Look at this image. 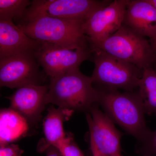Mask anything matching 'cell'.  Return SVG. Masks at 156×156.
<instances>
[{
  "label": "cell",
  "mask_w": 156,
  "mask_h": 156,
  "mask_svg": "<svg viewBox=\"0 0 156 156\" xmlns=\"http://www.w3.org/2000/svg\"><path fill=\"white\" fill-rule=\"evenodd\" d=\"M90 148H91V151H92L93 156H103L99 154V153L97 151L95 150V149L93 148V147H90Z\"/></svg>",
  "instance_id": "obj_23"
},
{
  "label": "cell",
  "mask_w": 156,
  "mask_h": 156,
  "mask_svg": "<svg viewBox=\"0 0 156 156\" xmlns=\"http://www.w3.org/2000/svg\"><path fill=\"white\" fill-rule=\"evenodd\" d=\"M61 156H84L71 133L66 134L64 140L56 148Z\"/></svg>",
  "instance_id": "obj_18"
},
{
  "label": "cell",
  "mask_w": 156,
  "mask_h": 156,
  "mask_svg": "<svg viewBox=\"0 0 156 156\" xmlns=\"http://www.w3.org/2000/svg\"><path fill=\"white\" fill-rule=\"evenodd\" d=\"M40 42L29 37L12 20H0V58L35 52Z\"/></svg>",
  "instance_id": "obj_13"
},
{
  "label": "cell",
  "mask_w": 156,
  "mask_h": 156,
  "mask_svg": "<svg viewBox=\"0 0 156 156\" xmlns=\"http://www.w3.org/2000/svg\"><path fill=\"white\" fill-rule=\"evenodd\" d=\"M123 25L153 40L156 37V9L147 0H129Z\"/></svg>",
  "instance_id": "obj_12"
},
{
  "label": "cell",
  "mask_w": 156,
  "mask_h": 156,
  "mask_svg": "<svg viewBox=\"0 0 156 156\" xmlns=\"http://www.w3.org/2000/svg\"><path fill=\"white\" fill-rule=\"evenodd\" d=\"M141 152L146 154H155L156 155V130L152 132L147 142L143 145Z\"/></svg>",
  "instance_id": "obj_20"
},
{
  "label": "cell",
  "mask_w": 156,
  "mask_h": 156,
  "mask_svg": "<svg viewBox=\"0 0 156 156\" xmlns=\"http://www.w3.org/2000/svg\"><path fill=\"white\" fill-rule=\"evenodd\" d=\"M91 48L102 50L142 70L152 67L154 63L150 41L125 25H122L113 34Z\"/></svg>",
  "instance_id": "obj_5"
},
{
  "label": "cell",
  "mask_w": 156,
  "mask_h": 156,
  "mask_svg": "<svg viewBox=\"0 0 156 156\" xmlns=\"http://www.w3.org/2000/svg\"><path fill=\"white\" fill-rule=\"evenodd\" d=\"M0 146V156H22L24 153L18 144L10 143Z\"/></svg>",
  "instance_id": "obj_19"
},
{
  "label": "cell",
  "mask_w": 156,
  "mask_h": 156,
  "mask_svg": "<svg viewBox=\"0 0 156 156\" xmlns=\"http://www.w3.org/2000/svg\"><path fill=\"white\" fill-rule=\"evenodd\" d=\"M0 145L12 143L26 134L29 127L20 115L10 108L0 112Z\"/></svg>",
  "instance_id": "obj_15"
},
{
  "label": "cell",
  "mask_w": 156,
  "mask_h": 156,
  "mask_svg": "<svg viewBox=\"0 0 156 156\" xmlns=\"http://www.w3.org/2000/svg\"><path fill=\"white\" fill-rule=\"evenodd\" d=\"M34 52L0 58V86L18 89L28 85H42L44 75Z\"/></svg>",
  "instance_id": "obj_6"
},
{
  "label": "cell",
  "mask_w": 156,
  "mask_h": 156,
  "mask_svg": "<svg viewBox=\"0 0 156 156\" xmlns=\"http://www.w3.org/2000/svg\"><path fill=\"white\" fill-rule=\"evenodd\" d=\"M109 1L38 0L33 1L26 12L39 13L49 17L83 21L94 10L107 5Z\"/></svg>",
  "instance_id": "obj_10"
},
{
  "label": "cell",
  "mask_w": 156,
  "mask_h": 156,
  "mask_svg": "<svg viewBox=\"0 0 156 156\" xmlns=\"http://www.w3.org/2000/svg\"><path fill=\"white\" fill-rule=\"evenodd\" d=\"M49 85H28L20 87L10 97V108L25 119L29 126L41 121L44 110Z\"/></svg>",
  "instance_id": "obj_11"
},
{
  "label": "cell",
  "mask_w": 156,
  "mask_h": 156,
  "mask_svg": "<svg viewBox=\"0 0 156 156\" xmlns=\"http://www.w3.org/2000/svg\"><path fill=\"white\" fill-rule=\"evenodd\" d=\"M95 68L91 78L99 89H123L133 92L138 89L143 70L134 65L111 56L98 49H92Z\"/></svg>",
  "instance_id": "obj_4"
},
{
  "label": "cell",
  "mask_w": 156,
  "mask_h": 156,
  "mask_svg": "<svg viewBox=\"0 0 156 156\" xmlns=\"http://www.w3.org/2000/svg\"><path fill=\"white\" fill-rule=\"evenodd\" d=\"M83 23L26 12L17 26L29 37L37 41L71 50L91 49L89 39L84 34Z\"/></svg>",
  "instance_id": "obj_1"
},
{
  "label": "cell",
  "mask_w": 156,
  "mask_h": 156,
  "mask_svg": "<svg viewBox=\"0 0 156 156\" xmlns=\"http://www.w3.org/2000/svg\"><path fill=\"white\" fill-rule=\"evenodd\" d=\"M92 78L80 69L50 78L46 103L73 111L89 112L97 104L99 90L93 86Z\"/></svg>",
  "instance_id": "obj_3"
},
{
  "label": "cell",
  "mask_w": 156,
  "mask_h": 156,
  "mask_svg": "<svg viewBox=\"0 0 156 156\" xmlns=\"http://www.w3.org/2000/svg\"><path fill=\"white\" fill-rule=\"evenodd\" d=\"M90 132V147L103 156L121 155L122 133L105 113L99 109L97 104L86 113Z\"/></svg>",
  "instance_id": "obj_9"
},
{
  "label": "cell",
  "mask_w": 156,
  "mask_h": 156,
  "mask_svg": "<svg viewBox=\"0 0 156 156\" xmlns=\"http://www.w3.org/2000/svg\"><path fill=\"white\" fill-rule=\"evenodd\" d=\"M46 156H61L59 151L54 147H50L45 152Z\"/></svg>",
  "instance_id": "obj_21"
},
{
  "label": "cell",
  "mask_w": 156,
  "mask_h": 156,
  "mask_svg": "<svg viewBox=\"0 0 156 156\" xmlns=\"http://www.w3.org/2000/svg\"><path fill=\"white\" fill-rule=\"evenodd\" d=\"M34 53L40 66L50 78L79 69L82 62L91 58L92 50H71L41 41Z\"/></svg>",
  "instance_id": "obj_8"
},
{
  "label": "cell",
  "mask_w": 156,
  "mask_h": 156,
  "mask_svg": "<svg viewBox=\"0 0 156 156\" xmlns=\"http://www.w3.org/2000/svg\"><path fill=\"white\" fill-rule=\"evenodd\" d=\"M138 94L145 113L156 115V67L143 70Z\"/></svg>",
  "instance_id": "obj_16"
},
{
  "label": "cell",
  "mask_w": 156,
  "mask_h": 156,
  "mask_svg": "<svg viewBox=\"0 0 156 156\" xmlns=\"http://www.w3.org/2000/svg\"><path fill=\"white\" fill-rule=\"evenodd\" d=\"M98 103L113 122L134 136L142 146L147 142L152 132L146 124L142 101L138 92H121L98 88Z\"/></svg>",
  "instance_id": "obj_2"
},
{
  "label": "cell",
  "mask_w": 156,
  "mask_h": 156,
  "mask_svg": "<svg viewBox=\"0 0 156 156\" xmlns=\"http://www.w3.org/2000/svg\"><path fill=\"white\" fill-rule=\"evenodd\" d=\"M147 1L156 9V0H147Z\"/></svg>",
  "instance_id": "obj_24"
},
{
  "label": "cell",
  "mask_w": 156,
  "mask_h": 156,
  "mask_svg": "<svg viewBox=\"0 0 156 156\" xmlns=\"http://www.w3.org/2000/svg\"><path fill=\"white\" fill-rule=\"evenodd\" d=\"M31 5L28 0H0V20H22Z\"/></svg>",
  "instance_id": "obj_17"
},
{
  "label": "cell",
  "mask_w": 156,
  "mask_h": 156,
  "mask_svg": "<svg viewBox=\"0 0 156 156\" xmlns=\"http://www.w3.org/2000/svg\"><path fill=\"white\" fill-rule=\"evenodd\" d=\"M74 112L51 106L48 109V114L43 121L44 137L38 144V151L45 152L50 147L57 148L65 139L63 123L69 119Z\"/></svg>",
  "instance_id": "obj_14"
},
{
  "label": "cell",
  "mask_w": 156,
  "mask_h": 156,
  "mask_svg": "<svg viewBox=\"0 0 156 156\" xmlns=\"http://www.w3.org/2000/svg\"><path fill=\"white\" fill-rule=\"evenodd\" d=\"M150 42L151 43V46L152 48L153 52L154 57V63L156 67V37L153 40H150Z\"/></svg>",
  "instance_id": "obj_22"
},
{
  "label": "cell",
  "mask_w": 156,
  "mask_h": 156,
  "mask_svg": "<svg viewBox=\"0 0 156 156\" xmlns=\"http://www.w3.org/2000/svg\"><path fill=\"white\" fill-rule=\"evenodd\" d=\"M116 156H122L121 155H119Z\"/></svg>",
  "instance_id": "obj_25"
},
{
  "label": "cell",
  "mask_w": 156,
  "mask_h": 156,
  "mask_svg": "<svg viewBox=\"0 0 156 156\" xmlns=\"http://www.w3.org/2000/svg\"><path fill=\"white\" fill-rule=\"evenodd\" d=\"M129 0H115L92 11L83 23L84 34L91 47L96 46L119 30L123 25Z\"/></svg>",
  "instance_id": "obj_7"
}]
</instances>
